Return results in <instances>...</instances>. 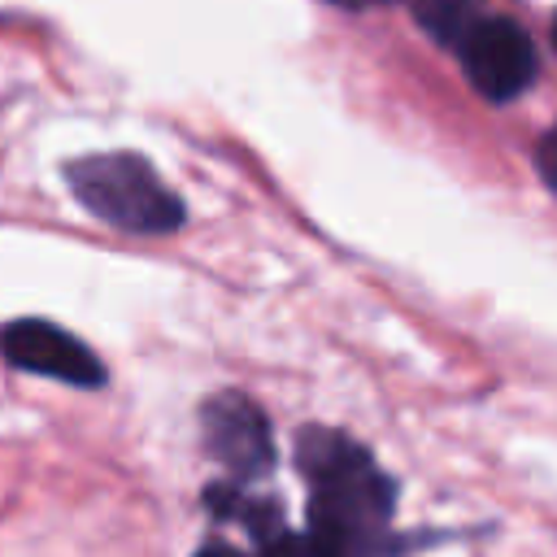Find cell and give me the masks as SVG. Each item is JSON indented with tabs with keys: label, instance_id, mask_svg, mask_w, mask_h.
I'll use <instances>...</instances> for the list:
<instances>
[{
	"label": "cell",
	"instance_id": "1",
	"mask_svg": "<svg viewBox=\"0 0 557 557\" xmlns=\"http://www.w3.org/2000/svg\"><path fill=\"white\" fill-rule=\"evenodd\" d=\"M296 470L309 479V531L331 540L344 557H383L396 483L374 457L335 426L296 431Z\"/></svg>",
	"mask_w": 557,
	"mask_h": 557
},
{
	"label": "cell",
	"instance_id": "2",
	"mask_svg": "<svg viewBox=\"0 0 557 557\" xmlns=\"http://www.w3.org/2000/svg\"><path fill=\"white\" fill-rule=\"evenodd\" d=\"M70 191L100 222L131 235H170L183 226V200L135 152H96L65 165Z\"/></svg>",
	"mask_w": 557,
	"mask_h": 557
},
{
	"label": "cell",
	"instance_id": "3",
	"mask_svg": "<svg viewBox=\"0 0 557 557\" xmlns=\"http://www.w3.org/2000/svg\"><path fill=\"white\" fill-rule=\"evenodd\" d=\"M453 48L461 57L470 87L492 104L518 100L540 74L535 39L513 17H474L470 30Z\"/></svg>",
	"mask_w": 557,
	"mask_h": 557
},
{
	"label": "cell",
	"instance_id": "4",
	"mask_svg": "<svg viewBox=\"0 0 557 557\" xmlns=\"http://www.w3.org/2000/svg\"><path fill=\"white\" fill-rule=\"evenodd\" d=\"M200 440L239 483L265 479L274 470V440L265 413L244 392H218L200 409Z\"/></svg>",
	"mask_w": 557,
	"mask_h": 557
},
{
	"label": "cell",
	"instance_id": "5",
	"mask_svg": "<svg viewBox=\"0 0 557 557\" xmlns=\"http://www.w3.org/2000/svg\"><path fill=\"white\" fill-rule=\"evenodd\" d=\"M0 357L17 370H35L74 387H100L104 361L70 331L44 322V318H17L0 326Z\"/></svg>",
	"mask_w": 557,
	"mask_h": 557
},
{
	"label": "cell",
	"instance_id": "6",
	"mask_svg": "<svg viewBox=\"0 0 557 557\" xmlns=\"http://www.w3.org/2000/svg\"><path fill=\"white\" fill-rule=\"evenodd\" d=\"M205 509L222 522H239L257 544H265L283 531V505L274 496H252L239 483H209L205 487Z\"/></svg>",
	"mask_w": 557,
	"mask_h": 557
},
{
	"label": "cell",
	"instance_id": "7",
	"mask_svg": "<svg viewBox=\"0 0 557 557\" xmlns=\"http://www.w3.org/2000/svg\"><path fill=\"white\" fill-rule=\"evenodd\" d=\"M413 13H418V26L435 44H448V48L470 30L474 17H483L479 13V0H418Z\"/></svg>",
	"mask_w": 557,
	"mask_h": 557
},
{
	"label": "cell",
	"instance_id": "8",
	"mask_svg": "<svg viewBox=\"0 0 557 557\" xmlns=\"http://www.w3.org/2000/svg\"><path fill=\"white\" fill-rule=\"evenodd\" d=\"M257 557H344L331 540H322L318 531H305V535H292L287 527L274 535V540H265V544H257Z\"/></svg>",
	"mask_w": 557,
	"mask_h": 557
},
{
	"label": "cell",
	"instance_id": "9",
	"mask_svg": "<svg viewBox=\"0 0 557 557\" xmlns=\"http://www.w3.org/2000/svg\"><path fill=\"white\" fill-rule=\"evenodd\" d=\"M548 152H553V135H544V139H540V148H535V161H540V178L553 187V157H548Z\"/></svg>",
	"mask_w": 557,
	"mask_h": 557
},
{
	"label": "cell",
	"instance_id": "10",
	"mask_svg": "<svg viewBox=\"0 0 557 557\" xmlns=\"http://www.w3.org/2000/svg\"><path fill=\"white\" fill-rule=\"evenodd\" d=\"M196 557H244V553H239V548H231V544H222V540H213V544L196 548Z\"/></svg>",
	"mask_w": 557,
	"mask_h": 557
},
{
	"label": "cell",
	"instance_id": "11",
	"mask_svg": "<svg viewBox=\"0 0 557 557\" xmlns=\"http://www.w3.org/2000/svg\"><path fill=\"white\" fill-rule=\"evenodd\" d=\"M331 4H344V9H366V4H379V0H331Z\"/></svg>",
	"mask_w": 557,
	"mask_h": 557
}]
</instances>
